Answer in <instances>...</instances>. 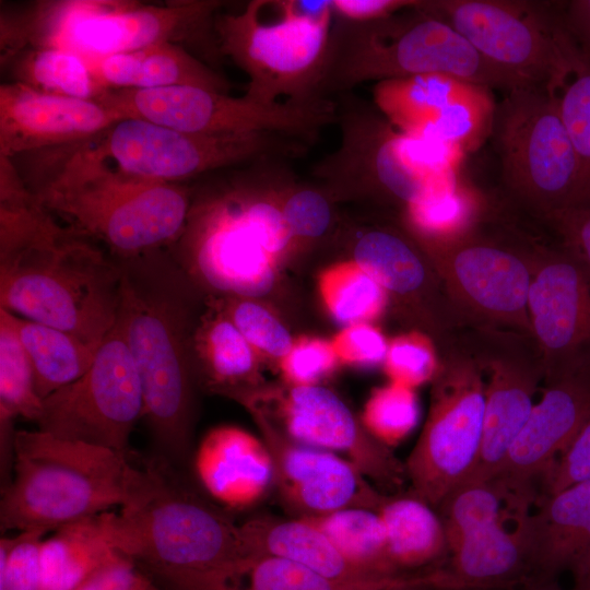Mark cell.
<instances>
[{"label": "cell", "instance_id": "obj_1", "mask_svg": "<svg viewBox=\"0 0 590 590\" xmlns=\"http://www.w3.org/2000/svg\"><path fill=\"white\" fill-rule=\"evenodd\" d=\"M117 258L59 223L0 158V308L101 345L115 327Z\"/></svg>", "mask_w": 590, "mask_h": 590}, {"label": "cell", "instance_id": "obj_2", "mask_svg": "<svg viewBox=\"0 0 590 590\" xmlns=\"http://www.w3.org/2000/svg\"><path fill=\"white\" fill-rule=\"evenodd\" d=\"M20 156L32 162L17 170L38 202L117 259L169 248L184 231L192 192L182 184L123 173L81 143Z\"/></svg>", "mask_w": 590, "mask_h": 590}, {"label": "cell", "instance_id": "obj_3", "mask_svg": "<svg viewBox=\"0 0 590 590\" xmlns=\"http://www.w3.org/2000/svg\"><path fill=\"white\" fill-rule=\"evenodd\" d=\"M118 260L121 283L115 326L141 378L143 417L157 444L181 459L190 446L193 420L197 285L167 248Z\"/></svg>", "mask_w": 590, "mask_h": 590}, {"label": "cell", "instance_id": "obj_4", "mask_svg": "<svg viewBox=\"0 0 590 590\" xmlns=\"http://www.w3.org/2000/svg\"><path fill=\"white\" fill-rule=\"evenodd\" d=\"M281 162L252 163L191 196L184 231L167 249L196 285L250 298L272 285L278 259L294 247Z\"/></svg>", "mask_w": 590, "mask_h": 590}, {"label": "cell", "instance_id": "obj_5", "mask_svg": "<svg viewBox=\"0 0 590 590\" xmlns=\"http://www.w3.org/2000/svg\"><path fill=\"white\" fill-rule=\"evenodd\" d=\"M143 468L137 494L113 512L116 550L172 590H235L253 558L241 524L186 487L167 463Z\"/></svg>", "mask_w": 590, "mask_h": 590}, {"label": "cell", "instance_id": "obj_6", "mask_svg": "<svg viewBox=\"0 0 590 590\" xmlns=\"http://www.w3.org/2000/svg\"><path fill=\"white\" fill-rule=\"evenodd\" d=\"M217 0H177L163 5L130 0H44L1 11L3 59L21 49L55 47L90 61L161 43L198 46L219 56Z\"/></svg>", "mask_w": 590, "mask_h": 590}, {"label": "cell", "instance_id": "obj_7", "mask_svg": "<svg viewBox=\"0 0 590 590\" xmlns=\"http://www.w3.org/2000/svg\"><path fill=\"white\" fill-rule=\"evenodd\" d=\"M12 479L2 488V531H55L127 505L144 469L127 453L37 430H15Z\"/></svg>", "mask_w": 590, "mask_h": 590}, {"label": "cell", "instance_id": "obj_8", "mask_svg": "<svg viewBox=\"0 0 590 590\" xmlns=\"http://www.w3.org/2000/svg\"><path fill=\"white\" fill-rule=\"evenodd\" d=\"M444 74L503 92L519 85L487 62L449 23L424 1L388 17L332 27L320 95L347 93L368 81Z\"/></svg>", "mask_w": 590, "mask_h": 590}, {"label": "cell", "instance_id": "obj_9", "mask_svg": "<svg viewBox=\"0 0 590 590\" xmlns=\"http://www.w3.org/2000/svg\"><path fill=\"white\" fill-rule=\"evenodd\" d=\"M272 7L276 19H267L264 0L249 1L238 13L217 14L220 55L247 74L245 96L252 101L322 97L334 15L331 0H278Z\"/></svg>", "mask_w": 590, "mask_h": 590}, {"label": "cell", "instance_id": "obj_10", "mask_svg": "<svg viewBox=\"0 0 590 590\" xmlns=\"http://www.w3.org/2000/svg\"><path fill=\"white\" fill-rule=\"evenodd\" d=\"M334 102L340 144L312 167L331 200L369 198L403 212L436 179L458 170L459 149L406 134L347 93Z\"/></svg>", "mask_w": 590, "mask_h": 590}, {"label": "cell", "instance_id": "obj_11", "mask_svg": "<svg viewBox=\"0 0 590 590\" xmlns=\"http://www.w3.org/2000/svg\"><path fill=\"white\" fill-rule=\"evenodd\" d=\"M511 198L542 220L582 205L577 154L545 86L522 85L496 105L492 133Z\"/></svg>", "mask_w": 590, "mask_h": 590}, {"label": "cell", "instance_id": "obj_12", "mask_svg": "<svg viewBox=\"0 0 590 590\" xmlns=\"http://www.w3.org/2000/svg\"><path fill=\"white\" fill-rule=\"evenodd\" d=\"M438 352L427 420L404 465L411 493L435 509L474 474L485 409L484 373L463 332Z\"/></svg>", "mask_w": 590, "mask_h": 590}, {"label": "cell", "instance_id": "obj_13", "mask_svg": "<svg viewBox=\"0 0 590 590\" xmlns=\"http://www.w3.org/2000/svg\"><path fill=\"white\" fill-rule=\"evenodd\" d=\"M81 144L123 173L170 184L244 164L300 157L309 146L279 133L198 134L138 118L120 119Z\"/></svg>", "mask_w": 590, "mask_h": 590}, {"label": "cell", "instance_id": "obj_14", "mask_svg": "<svg viewBox=\"0 0 590 590\" xmlns=\"http://www.w3.org/2000/svg\"><path fill=\"white\" fill-rule=\"evenodd\" d=\"M434 0L424 7L449 23L492 66L519 85L555 91L577 45L560 2Z\"/></svg>", "mask_w": 590, "mask_h": 590}, {"label": "cell", "instance_id": "obj_15", "mask_svg": "<svg viewBox=\"0 0 590 590\" xmlns=\"http://www.w3.org/2000/svg\"><path fill=\"white\" fill-rule=\"evenodd\" d=\"M99 101L123 118H138L198 134L271 132L311 144L326 126L335 123V102L260 103L247 96L190 85L150 90H108Z\"/></svg>", "mask_w": 590, "mask_h": 590}, {"label": "cell", "instance_id": "obj_16", "mask_svg": "<svg viewBox=\"0 0 590 590\" xmlns=\"http://www.w3.org/2000/svg\"><path fill=\"white\" fill-rule=\"evenodd\" d=\"M415 240L474 327L531 335L528 294L533 262L529 238L488 235L479 224L453 237Z\"/></svg>", "mask_w": 590, "mask_h": 590}, {"label": "cell", "instance_id": "obj_17", "mask_svg": "<svg viewBox=\"0 0 590 590\" xmlns=\"http://www.w3.org/2000/svg\"><path fill=\"white\" fill-rule=\"evenodd\" d=\"M143 389L131 353L115 326L86 373L43 400L38 429L127 453L143 417Z\"/></svg>", "mask_w": 590, "mask_h": 590}, {"label": "cell", "instance_id": "obj_18", "mask_svg": "<svg viewBox=\"0 0 590 590\" xmlns=\"http://www.w3.org/2000/svg\"><path fill=\"white\" fill-rule=\"evenodd\" d=\"M463 339L487 375L482 446L471 479L489 480L503 470L532 412L543 364L533 338L519 331L471 327Z\"/></svg>", "mask_w": 590, "mask_h": 590}, {"label": "cell", "instance_id": "obj_19", "mask_svg": "<svg viewBox=\"0 0 590 590\" xmlns=\"http://www.w3.org/2000/svg\"><path fill=\"white\" fill-rule=\"evenodd\" d=\"M376 108L400 131L457 148L476 149L492 133L489 88L444 74L378 82Z\"/></svg>", "mask_w": 590, "mask_h": 590}, {"label": "cell", "instance_id": "obj_20", "mask_svg": "<svg viewBox=\"0 0 590 590\" xmlns=\"http://www.w3.org/2000/svg\"><path fill=\"white\" fill-rule=\"evenodd\" d=\"M530 249L528 315L545 379L590 363V280L560 245Z\"/></svg>", "mask_w": 590, "mask_h": 590}, {"label": "cell", "instance_id": "obj_21", "mask_svg": "<svg viewBox=\"0 0 590 590\" xmlns=\"http://www.w3.org/2000/svg\"><path fill=\"white\" fill-rule=\"evenodd\" d=\"M250 412L272 457L274 484L302 518L321 517L349 507L379 509L386 496L352 462L334 452L299 444L275 429L262 413Z\"/></svg>", "mask_w": 590, "mask_h": 590}, {"label": "cell", "instance_id": "obj_22", "mask_svg": "<svg viewBox=\"0 0 590 590\" xmlns=\"http://www.w3.org/2000/svg\"><path fill=\"white\" fill-rule=\"evenodd\" d=\"M590 416V363L543 379V394L512 444L498 477L510 491L538 498L536 479L567 449Z\"/></svg>", "mask_w": 590, "mask_h": 590}, {"label": "cell", "instance_id": "obj_23", "mask_svg": "<svg viewBox=\"0 0 590 590\" xmlns=\"http://www.w3.org/2000/svg\"><path fill=\"white\" fill-rule=\"evenodd\" d=\"M280 414L291 439L334 453H344L368 480L385 488L401 485L405 468L390 449L361 426L349 406L320 385L293 386Z\"/></svg>", "mask_w": 590, "mask_h": 590}, {"label": "cell", "instance_id": "obj_24", "mask_svg": "<svg viewBox=\"0 0 590 590\" xmlns=\"http://www.w3.org/2000/svg\"><path fill=\"white\" fill-rule=\"evenodd\" d=\"M123 117L99 101L48 94L17 82L0 86V156L81 143Z\"/></svg>", "mask_w": 590, "mask_h": 590}, {"label": "cell", "instance_id": "obj_25", "mask_svg": "<svg viewBox=\"0 0 590 590\" xmlns=\"http://www.w3.org/2000/svg\"><path fill=\"white\" fill-rule=\"evenodd\" d=\"M524 520L531 580L558 585L590 553V480L538 498Z\"/></svg>", "mask_w": 590, "mask_h": 590}, {"label": "cell", "instance_id": "obj_26", "mask_svg": "<svg viewBox=\"0 0 590 590\" xmlns=\"http://www.w3.org/2000/svg\"><path fill=\"white\" fill-rule=\"evenodd\" d=\"M197 477L221 504L244 508L258 503L274 484V467L262 439L232 425L202 438L194 456Z\"/></svg>", "mask_w": 590, "mask_h": 590}, {"label": "cell", "instance_id": "obj_27", "mask_svg": "<svg viewBox=\"0 0 590 590\" xmlns=\"http://www.w3.org/2000/svg\"><path fill=\"white\" fill-rule=\"evenodd\" d=\"M522 515L512 529L506 520L481 529L448 553L434 571L440 585L493 587L521 583L530 579L531 568Z\"/></svg>", "mask_w": 590, "mask_h": 590}, {"label": "cell", "instance_id": "obj_28", "mask_svg": "<svg viewBox=\"0 0 590 590\" xmlns=\"http://www.w3.org/2000/svg\"><path fill=\"white\" fill-rule=\"evenodd\" d=\"M251 556H276L306 566L344 582H368L377 578L349 562L326 533L309 518L257 517L241 524Z\"/></svg>", "mask_w": 590, "mask_h": 590}, {"label": "cell", "instance_id": "obj_29", "mask_svg": "<svg viewBox=\"0 0 590 590\" xmlns=\"http://www.w3.org/2000/svg\"><path fill=\"white\" fill-rule=\"evenodd\" d=\"M108 90L190 85L228 93V82L181 45L161 43L92 61Z\"/></svg>", "mask_w": 590, "mask_h": 590}, {"label": "cell", "instance_id": "obj_30", "mask_svg": "<svg viewBox=\"0 0 590 590\" xmlns=\"http://www.w3.org/2000/svg\"><path fill=\"white\" fill-rule=\"evenodd\" d=\"M393 574L411 577L433 573L448 556V542L438 511L411 493L385 497L378 509Z\"/></svg>", "mask_w": 590, "mask_h": 590}, {"label": "cell", "instance_id": "obj_31", "mask_svg": "<svg viewBox=\"0 0 590 590\" xmlns=\"http://www.w3.org/2000/svg\"><path fill=\"white\" fill-rule=\"evenodd\" d=\"M209 312L193 328L191 358L194 376L214 392L237 399L251 390L257 352L212 300Z\"/></svg>", "mask_w": 590, "mask_h": 590}, {"label": "cell", "instance_id": "obj_32", "mask_svg": "<svg viewBox=\"0 0 590 590\" xmlns=\"http://www.w3.org/2000/svg\"><path fill=\"white\" fill-rule=\"evenodd\" d=\"M111 511L66 524L43 539L42 590H75L117 552L111 532Z\"/></svg>", "mask_w": 590, "mask_h": 590}, {"label": "cell", "instance_id": "obj_33", "mask_svg": "<svg viewBox=\"0 0 590 590\" xmlns=\"http://www.w3.org/2000/svg\"><path fill=\"white\" fill-rule=\"evenodd\" d=\"M11 321L31 363L42 400L79 379L93 364L99 345L13 314Z\"/></svg>", "mask_w": 590, "mask_h": 590}, {"label": "cell", "instance_id": "obj_34", "mask_svg": "<svg viewBox=\"0 0 590 590\" xmlns=\"http://www.w3.org/2000/svg\"><path fill=\"white\" fill-rule=\"evenodd\" d=\"M1 66L11 82L48 94L98 101L108 91L92 61L61 48H24L1 59Z\"/></svg>", "mask_w": 590, "mask_h": 590}, {"label": "cell", "instance_id": "obj_35", "mask_svg": "<svg viewBox=\"0 0 590 590\" xmlns=\"http://www.w3.org/2000/svg\"><path fill=\"white\" fill-rule=\"evenodd\" d=\"M483 199L464 185L458 172L436 179L402 212V224L418 239H445L481 222Z\"/></svg>", "mask_w": 590, "mask_h": 590}, {"label": "cell", "instance_id": "obj_36", "mask_svg": "<svg viewBox=\"0 0 590 590\" xmlns=\"http://www.w3.org/2000/svg\"><path fill=\"white\" fill-rule=\"evenodd\" d=\"M530 504L498 477L468 480L436 509L445 527L448 553L470 534L528 511Z\"/></svg>", "mask_w": 590, "mask_h": 590}, {"label": "cell", "instance_id": "obj_37", "mask_svg": "<svg viewBox=\"0 0 590 590\" xmlns=\"http://www.w3.org/2000/svg\"><path fill=\"white\" fill-rule=\"evenodd\" d=\"M43 400L36 392L34 373L11 321L0 308V425L1 451H10L15 432L13 421L22 417L37 422Z\"/></svg>", "mask_w": 590, "mask_h": 590}, {"label": "cell", "instance_id": "obj_38", "mask_svg": "<svg viewBox=\"0 0 590 590\" xmlns=\"http://www.w3.org/2000/svg\"><path fill=\"white\" fill-rule=\"evenodd\" d=\"M311 519L352 564L377 578H397L386 547V533L378 509L343 508Z\"/></svg>", "mask_w": 590, "mask_h": 590}, {"label": "cell", "instance_id": "obj_39", "mask_svg": "<svg viewBox=\"0 0 590 590\" xmlns=\"http://www.w3.org/2000/svg\"><path fill=\"white\" fill-rule=\"evenodd\" d=\"M319 292L331 316L345 326L369 323L389 302L385 288L353 260L322 271Z\"/></svg>", "mask_w": 590, "mask_h": 590}, {"label": "cell", "instance_id": "obj_40", "mask_svg": "<svg viewBox=\"0 0 590 590\" xmlns=\"http://www.w3.org/2000/svg\"><path fill=\"white\" fill-rule=\"evenodd\" d=\"M554 93L559 115L579 161L581 206L590 205V59L579 47L570 69Z\"/></svg>", "mask_w": 590, "mask_h": 590}, {"label": "cell", "instance_id": "obj_41", "mask_svg": "<svg viewBox=\"0 0 590 590\" xmlns=\"http://www.w3.org/2000/svg\"><path fill=\"white\" fill-rule=\"evenodd\" d=\"M403 577L368 582H344L328 578L293 560L255 556L236 590H382L399 585Z\"/></svg>", "mask_w": 590, "mask_h": 590}, {"label": "cell", "instance_id": "obj_42", "mask_svg": "<svg viewBox=\"0 0 590 590\" xmlns=\"http://www.w3.org/2000/svg\"><path fill=\"white\" fill-rule=\"evenodd\" d=\"M414 390L390 381L375 388L367 399L363 426L384 446L398 445L416 426L418 402Z\"/></svg>", "mask_w": 590, "mask_h": 590}, {"label": "cell", "instance_id": "obj_43", "mask_svg": "<svg viewBox=\"0 0 590 590\" xmlns=\"http://www.w3.org/2000/svg\"><path fill=\"white\" fill-rule=\"evenodd\" d=\"M217 303L257 353L281 359L292 347L287 329L258 302L227 295Z\"/></svg>", "mask_w": 590, "mask_h": 590}, {"label": "cell", "instance_id": "obj_44", "mask_svg": "<svg viewBox=\"0 0 590 590\" xmlns=\"http://www.w3.org/2000/svg\"><path fill=\"white\" fill-rule=\"evenodd\" d=\"M384 367L391 382L415 389L434 379L439 352L429 335L411 331L389 341Z\"/></svg>", "mask_w": 590, "mask_h": 590}, {"label": "cell", "instance_id": "obj_45", "mask_svg": "<svg viewBox=\"0 0 590 590\" xmlns=\"http://www.w3.org/2000/svg\"><path fill=\"white\" fill-rule=\"evenodd\" d=\"M331 198L321 189L287 180L282 210L294 246L322 237L332 223Z\"/></svg>", "mask_w": 590, "mask_h": 590}, {"label": "cell", "instance_id": "obj_46", "mask_svg": "<svg viewBox=\"0 0 590 590\" xmlns=\"http://www.w3.org/2000/svg\"><path fill=\"white\" fill-rule=\"evenodd\" d=\"M43 531H23L0 540V590H42Z\"/></svg>", "mask_w": 590, "mask_h": 590}, {"label": "cell", "instance_id": "obj_47", "mask_svg": "<svg viewBox=\"0 0 590 590\" xmlns=\"http://www.w3.org/2000/svg\"><path fill=\"white\" fill-rule=\"evenodd\" d=\"M339 359L331 341L318 338H302L281 358V368L293 386L318 385L329 375Z\"/></svg>", "mask_w": 590, "mask_h": 590}, {"label": "cell", "instance_id": "obj_48", "mask_svg": "<svg viewBox=\"0 0 590 590\" xmlns=\"http://www.w3.org/2000/svg\"><path fill=\"white\" fill-rule=\"evenodd\" d=\"M339 362L361 367L384 364L388 341L370 323L346 326L331 341Z\"/></svg>", "mask_w": 590, "mask_h": 590}, {"label": "cell", "instance_id": "obj_49", "mask_svg": "<svg viewBox=\"0 0 590 590\" xmlns=\"http://www.w3.org/2000/svg\"><path fill=\"white\" fill-rule=\"evenodd\" d=\"M590 480V416L567 449L544 475L542 495Z\"/></svg>", "mask_w": 590, "mask_h": 590}, {"label": "cell", "instance_id": "obj_50", "mask_svg": "<svg viewBox=\"0 0 590 590\" xmlns=\"http://www.w3.org/2000/svg\"><path fill=\"white\" fill-rule=\"evenodd\" d=\"M541 221L555 233L559 245L590 280V205L566 209Z\"/></svg>", "mask_w": 590, "mask_h": 590}, {"label": "cell", "instance_id": "obj_51", "mask_svg": "<svg viewBox=\"0 0 590 590\" xmlns=\"http://www.w3.org/2000/svg\"><path fill=\"white\" fill-rule=\"evenodd\" d=\"M152 580L130 557L118 553L75 590H151Z\"/></svg>", "mask_w": 590, "mask_h": 590}, {"label": "cell", "instance_id": "obj_52", "mask_svg": "<svg viewBox=\"0 0 590 590\" xmlns=\"http://www.w3.org/2000/svg\"><path fill=\"white\" fill-rule=\"evenodd\" d=\"M420 0H331L333 14L340 20L365 23L388 17L418 4Z\"/></svg>", "mask_w": 590, "mask_h": 590}, {"label": "cell", "instance_id": "obj_53", "mask_svg": "<svg viewBox=\"0 0 590 590\" xmlns=\"http://www.w3.org/2000/svg\"><path fill=\"white\" fill-rule=\"evenodd\" d=\"M560 10L569 35L590 59V0L560 2Z\"/></svg>", "mask_w": 590, "mask_h": 590}, {"label": "cell", "instance_id": "obj_54", "mask_svg": "<svg viewBox=\"0 0 590 590\" xmlns=\"http://www.w3.org/2000/svg\"><path fill=\"white\" fill-rule=\"evenodd\" d=\"M438 585V590H562L558 585H544L535 580H527L521 583L493 587H461Z\"/></svg>", "mask_w": 590, "mask_h": 590}, {"label": "cell", "instance_id": "obj_55", "mask_svg": "<svg viewBox=\"0 0 590 590\" xmlns=\"http://www.w3.org/2000/svg\"><path fill=\"white\" fill-rule=\"evenodd\" d=\"M571 585L568 590H590V553L570 571Z\"/></svg>", "mask_w": 590, "mask_h": 590}, {"label": "cell", "instance_id": "obj_56", "mask_svg": "<svg viewBox=\"0 0 590 590\" xmlns=\"http://www.w3.org/2000/svg\"><path fill=\"white\" fill-rule=\"evenodd\" d=\"M382 590H438L432 574L413 576L401 583Z\"/></svg>", "mask_w": 590, "mask_h": 590}, {"label": "cell", "instance_id": "obj_57", "mask_svg": "<svg viewBox=\"0 0 590 590\" xmlns=\"http://www.w3.org/2000/svg\"><path fill=\"white\" fill-rule=\"evenodd\" d=\"M151 590H166V589H161V588H158V587H156V586L153 585V587L151 588Z\"/></svg>", "mask_w": 590, "mask_h": 590}]
</instances>
